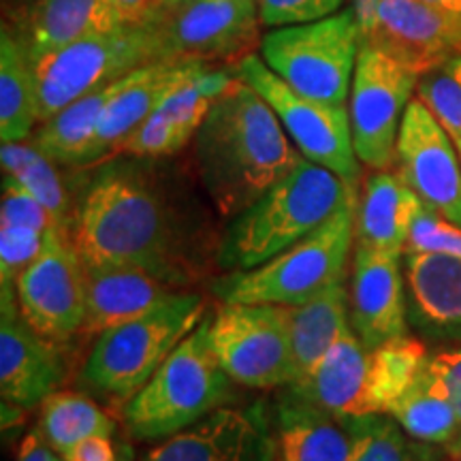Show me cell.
Masks as SVG:
<instances>
[{"label": "cell", "instance_id": "cell-32", "mask_svg": "<svg viewBox=\"0 0 461 461\" xmlns=\"http://www.w3.org/2000/svg\"><path fill=\"white\" fill-rule=\"evenodd\" d=\"M39 429L54 453L65 455L92 436H115V420L96 402L77 391H54L41 403Z\"/></svg>", "mask_w": 461, "mask_h": 461}, {"label": "cell", "instance_id": "cell-29", "mask_svg": "<svg viewBox=\"0 0 461 461\" xmlns=\"http://www.w3.org/2000/svg\"><path fill=\"white\" fill-rule=\"evenodd\" d=\"M389 417H393L414 440L445 447V451L459 434L457 412L434 372L429 370L428 361L406 393L391 408Z\"/></svg>", "mask_w": 461, "mask_h": 461}, {"label": "cell", "instance_id": "cell-30", "mask_svg": "<svg viewBox=\"0 0 461 461\" xmlns=\"http://www.w3.org/2000/svg\"><path fill=\"white\" fill-rule=\"evenodd\" d=\"M0 163H3V176L14 177L34 199L41 201L60 233H71L75 205L58 171V163L43 154L32 141H3Z\"/></svg>", "mask_w": 461, "mask_h": 461}, {"label": "cell", "instance_id": "cell-6", "mask_svg": "<svg viewBox=\"0 0 461 461\" xmlns=\"http://www.w3.org/2000/svg\"><path fill=\"white\" fill-rule=\"evenodd\" d=\"M357 201H346L330 221L267 263L221 276L212 285L214 295L227 303L299 305L346 282L353 263Z\"/></svg>", "mask_w": 461, "mask_h": 461}, {"label": "cell", "instance_id": "cell-8", "mask_svg": "<svg viewBox=\"0 0 461 461\" xmlns=\"http://www.w3.org/2000/svg\"><path fill=\"white\" fill-rule=\"evenodd\" d=\"M353 7L308 24L282 26L261 41V58L299 95L327 105H346L359 58Z\"/></svg>", "mask_w": 461, "mask_h": 461}, {"label": "cell", "instance_id": "cell-19", "mask_svg": "<svg viewBox=\"0 0 461 461\" xmlns=\"http://www.w3.org/2000/svg\"><path fill=\"white\" fill-rule=\"evenodd\" d=\"M201 65H203L201 60L171 58V60H157L124 75L122 86L103 113L77 169L96 167L118 157L120 148L129 140L131 132L140 129L149 115L157 112L167 95Z\"/></svg>", "mask_w": 461, "mask_h": 461}, {"label": "cell", "instance_id": "cell-14", "mask_svg": "<svg viewBox=\"0 0 461 461\" xmlns=\"http://www.w3.org/2000/svg\"><path fill=\"white\" fill-rule=\"evenodd\" d=\"M393 171L425 205L461 227V158L453 137L419 99L403 113Z\"/></svg>", "mask_w": 461, "mask_h": 461}, {"label": "cell", "instance_id": "cell-38", "mask_svg": "<svg viewBox=\"0 0 461 461\" xmlns=\"http://www.w3.org/2000/svg\"><path fill=\"white\" fill-rule=\"evenodd\" d=\"M0 227H31L39 230L56 229V221L39 199L14 177H3V201H0ZM58 230V229H56Z\"/></svg>", "mask_w": 461, "mask_h": 461}, {"label": "cell", "instance_id": "cell-21", "mask_svg": "<svg viewBox=\"0 0 461 461\" xmlns=\"http://www.w3.org/2000/svg\"><path fill=\"white\" fill-rule=\"evenodd\" d=\"M370 348L348 327L314 370L285 387V395L336 417H366Z\"/></svg>", "mask_w": 461, "mask_h": 461}, {"label": "cell", "instance_id": "cell-2", "mask_svg": "<svg viewBox=\"0 0 461 461\" xmlns=\"http://www.w3.org/2000/svg\"><path fill=\"white\" fill-rule=\"evenodd\" d=\"M302 158L269 103L240 77L194 135L201 186L222 218L241 214Z\"/></svg>", "mask_w": 461, "mask_h": 461}, {"label": "cell", "instance_id": "cell-1", "mask_svg": "<svg viewBox=\"0 0 461 461\" xmlns=\"http://www.w3.org/2000/svg\"><path fill=\"white\" fill-rule=\"evenodd\" d=\"M152 158L96 165L73 210L71 238L86 267L141 269L186 288L218 267L214 229L171 193Z\"/></svg>", "mask_w": 461, "mask_h": 461}, {"label": "cell", "instance_id": "cell-20", "mask_svg": "<svg viewBox=\"0 0 461 461\" xmlns=\"http://www.w3.org/2000/svg\"><path fill=\"white\" fill-rule=\"evenodd\" d=\"M408 322L429 342L461 346V257L403 252Z\"/></svg>", "mask_w": 461, "mask_h": 461}, {"label": "cell", "instance_id": "cell-41", "mask_svg": "<svg viewBox=\"0 0 461 461\" xmlns=\"http://www.w3.org/2000/svg\"><path fill=\"white\" fill-rule=\"evenodd\" d=\"M126 28L160 24L167 14V0H109Z\"/></svg>", "mask_w": 461, "mask_h": 461}, {"label": "cell", "instance_id": "cell-9", "mask_svg": "<svg viewBox=\"0 0 461 461\" xmlns=\"http://www.w3.org/2000/svg\"><path fill=\"white\" fill-rule=\"evenodd\" d=\"M233 71L269 103L303 158L327 167L359 190L361 160L355 152L348 107L327 105L299 95L257 54L240 58Z\"/></svg>", "mask_w": 461, "mask_h": 461}, {"label": "cell", "instance_id": "cell-46", "mask_svg": "<svg viewBox=\"0 0 461 461\" xmlns=\"http://www.w3.org/2000/svg\"><path fill=\"white\" fill-rule=\"evenodd\" d=\"M115 461H137L135 448L131 447V442L118 440V459Z\"/></svg>", "mask_w": 461, "mask_h": 461}, {"label": "cell", "instance_id": "cell-15", "mask_svg": "<svg viewBox=\"0 0 461 461\" xmlns=\"http://www.w3.org/2000/svg\"><path fill=\"white\" fill-rule=\"evenodd\" d=\"M258 24L257 0H180L158 26L171 58L216 62L250 54Z\"/></svg>", "mask_w": 461, "mask_h": 461}, {"label": "cell", "instance_id": "cell-17", "mask_svg": "<svg viewBox=\"0 0 461 461\" xmlns=\"http://www.w3.org/2000/svg\"><path fill=\"white\" fill-rule=\"evenodd\" d=\"M65 380L60 348L22 319L15 286L0 288V395L14 406H41Z\"/></svg>", "mask_w": 461, "mask_h": 461}, {"label": "cell", "instance_id": "cell-5", "mask_svg": "<svg viewBox=\"0 0 461 461\" xmlns=\"http://www.w3.org/2000/svg\"><path fill=\"white\" fill-rule=\"evenodd\" d=\"M203 319V295L177 293L140 319L101 333L86 357L79 383L122 411Z\"/></svg>", "mask_w": 461, "mask_h": 461}, {"label": "cell", "instance_id": "cell-35", "mask_svg": "<svg viewBox=\"0 0 461 461\" xmlns=\"http://www.w3.org/2000/svg\"><path fill=\"white\" fill-rule=\"evenodd\" d=\"M194 140V135L180 124L171 122L154 112L143 122L140 129H135L129 135V140L122 143L118 157H137V158H163L177 154L186 148V143Z\"/></svg>", "mask_w": 461, "mask_h": 461}, {"label": "cell", "instance_id": "cell-43", "mask_svg": "<svg viewBox=\"0 0 461 461\" xmlns=\"http://www.w3.org/2000/svg\"><path fill=\"white\" fill-rule=\"evenodd\" d=\"M54 448L48 445L39 425L31 429V434L24 436L20 448H17L15 461H54Z\"/></svg>", "mask_w": 461, "mask_h": 461}, {"label": "cell", "instance_id": "cell-37", "mask_svg": "<svg viewBox=\"0 0 461 461\" xmlns=\"http://www.w3.org/2000/svg\"><path fill=\"white\" fill-rule=\"evenodd\" d=\"M48 233L31 227H0V288L15 286L20 274L45 250Z\"/></svg>", "mask_w": 461, "mask_h": 461}, {"label": "cell", "instance_id": "cell-18", "mask_svg": "<svg viewBox=\"0 0 461 461\" xmlns=\"http://www.w3.org/2000/svg\"><path fill=\"white\" fill-rule=\"evenodd\" d=\"M402 258L397 252L355 246L348 282L350 327L367 348H378L408 333Z\"/></svg>", "mask_w": 461, "mask_h": 461}, {"label": "cell", "instance_id": "cell-24", "mask_svg": "<svg viewBox=\"0 0 461 461\" xmlns=\"http://www.w3.org/2000/svg\"><path fill=\"white\" fill-rule=\"evenodd\" d=\"M276 461H348V420L282 393L274 408Z\"/></svg>", "mask_w": 461, "mask_h": 461}, {"label": "cell", "instance_id": "cell-42", "mask_svg": "<svg viewBox=\"0 0 461 461\" xmlns=\"http://www.w3.org/2000/svg\"><path fill=\"white\" fill-rule=\"evenodd\" d=\"M67 461H115L118 459V442L112 436H92L75 445L62 455Z\"/></svg>", "mask_w": 461, "mask_h": 461}, {"label": "cell", "instance_id": "cell-34", "mask_svg": "<svg viewBox=\"0 0 461 461\" xmlns=\"http://www.w3.org/2000/svg\"><path fill=\"white\" fill-rule=\"evenodd\" d=\"M417 99L453 140H461V51L420 75Z\"/></svg>", "mask_w": 461, "mask_h": 461}, {"label": "cell", "instance_id": "cell-3", "mask_svg": "<svg viewBox=\"0 0 461 461\" xmlns=\"http://www.w3.org/2000/svg\"><path fill=\"white\" fill-rule=\"evenodd\" d=\"M359 190L338 173L302 158L261 199L230 218L218 246V267L241 272L267 263L327 222Z\"/></svg>", "mask_w": 461, "mask_h": 461}, {"label": "cell", "instance_id": "cell-4", "mask_svg": "<svg viewBox=\"0 0 461 461\" xmlns=\"http://www.w3.org/2000/svg\"><path fill=\"white\" fill-rule=\"evenodd\" d=\"M233 380L222 370L210 339V316L176 346L135 397L124 403L126 434L158 442L233 402Z\"/></svg>", "mask_w": 461, "mask_h": 461}, {"label": "cell", "instance_id": "cell-27", "mask_svg": "<svg viewBox=\"0 0 461 461\" xmlns=\"http://www.w3.org/2000/svg\"><path fill=\"white\" fill-rule=\"evenodd\" d=\"M120 86H122V77L68 103L65 109L51 115L48 122H43L41 129L34 132V146L58 165L79 167L86 148L95 137L96 126Z\"/></svg>", "mask_w": 461, "mask_h": 461}, {"label": "cell", "instance_id": "cell-28", "mask_svg": "<svg viewBox=\"0 0 461 461\" xmlns=\"http://www.w3.org/2000/svg\"><path fill=\"white\" fill-rule=\"evenodd\" d=\"M39 124L37 82L32 60L20 37L3 26L0 37V137L26 141Z\"/></svg>", "mask_w": 461, "mask_h": 461}, {"label": "cell", "instance_id": "cell-12", "mask_svg": "<svg viewBox=\"0 0 461 461\" xmlns=\"http://www.w3.org/2000/svg\"><path fill=\"white\" fill-rule=\"evenodd\" d=\"M15 295L22 319L58 348L82 333L88 272L68 235L50 230L45 250L17 278Z\"/></svg>", "mask_w": 461, "mask_h": 461}, {"label": "cell", "instance_id": "cell-40", "mask_svg": "<svg viewBox=\"0 0 461 461\" xmlns=\"http://www.w3.org/2000/svg\"><path fill=\"white\" fill-rule=\"evenodd\" d=\"M428 366L445 389L459 419V434L453 445L447 448L448 459L455 461L461 455V346H451V348H442L429 355Z\"/></svg>", "mask_w": 461, "mask_h": 461}, {"label": "cell", "instance_id": "cell-16", "mask_svg": "<svg viewBox=\"0 0 461 461\" xmlns=\"http://www.w3.org/2000/svg\"><path fill=\"white\" fill-rule=\"evenodd\" d=\"M140 461H276L272 417L263 403L218 408L176 436L158 440Z\"/></svg>", "mask_w": 461, "mask_h": 461}, {"label": "cell", "instance_id": "cell-22", "mask_svg": "<svg viewBox=\"0 0 461 461\" xmlns=\"http://www.w3.org/2000/svg\"><path fill=\"white\" fill-rule=\"evenodd\" d=\"M86 272L88 308L79 333L86 339H96L113 327L140 319L167 299L186 291L141 269L86 267Z\"/></svg>", "mask_w": 461, "mask_h": 461}, {"label": "cell", "instance_id": "cell-11", "mask_svg": "<svg viewBox=\"0 0 461 461\" xmlns=\"http://www.w3.org/2000/svg\"><path fill=\"white\" fill-rule=\"evenodd\" d=\"M419 77L383 51L359 48L348 115L355 152L370 169H393L397 135Z\"/></svg>", "mask_w": 461, "mask_h": 461}, {"label": "cell", "instance_id": "cell-13", "mask_svg": "<svg viewBox=\"0 0 461 461\" xmlns=\"http://www.w3.org/2000/svg\"><path fill=\"white\" fill-rule=\"evenodd\" d=\"M359 45L423 75L461 51V22L419 0H350Z\"/></svg>", "mask_w": 461, "mask_h": 461}, {"label": "cell", "instance_id": "cell-23", "mask_svg": "<svg viewBox=\"0 0 461 461\" xmlns=\"http://www.w3.org/2000/svg\"><path fill=\"white\" fill-rule=\"evenodd\" d=\"M7 26V24H3ZM14 31L28 56L37 58L92 34L124 28L109 0H34Z\"/></svg>", "mask_w": 461, "mask_h": 461}, {"label": "cell", "instance_id": "cell-44", "mask_svg": "<svg viewBox=\"0 0 461 461\" xmlns=\"http://www.w3.org/2000/svg\"><path fill=\"white\" fill-rule=\"evenodd\" d=\"M419 3L428 5V7L442 11V14L455 17L461 22V0H419Z\"/></svg>", "mask_w": 461, "mask_h": 461}, {"label": "cell", "instance_id": "cell-31", "mask_svg": "<svg viewBox=\"0 0 461 461\" xmlns=\"http://www.w3.org/2000/svg\"><path fill=\"white\" fill-rule=\"evenodd\" d=\"M428 348L419 338L402 336L370 348V380H367V414H389L395 402L423 370Z\"/></svg>", "mask_w": 461, "mask_h": 461}, {"label": "cell", "instance_id": "cell-39", "mask_svg": "<svg viewBox=\"0 0 461 461\" xmlns=\"http://www.w3.org/2000/svg\"><path fill=\"white\" fill-rule=\"evenodd\" d=\"M261 24L269 28L308 24L338 14L344 0H257Z\"/></svg>", "mask_w": 461, "mask_h": 461}, {"label": "cell", "instance_id": "cell-25", "mask_svg": "<svg viewBox=\"0 0 461 461\" xmlns=\"http://www.w3.org/2000/svg\"><path fill=\"white\" fill-rule=\"evenodd\" d=\"M420 199L395 171H374L359 193L355 246L403 255Z\"/></svg>", "mask_w": 461, "mask_h": 461}, {"label": "cell", "instance_id": "cell-50", "mask_svg": "<svg viewBox=\"0 0 461 461\" xmlns=\"http://www.w3.org/2000/svg\"><path fill=\"white\" fill-rule=\"evenodd\" d=\"M455 461H461V455H459V457H457V459H455Z\"/></svg>", "mask_w": 461, "mask_h": 461}, {"label": "cell", "instance_id": "cell-7", "mask_svg": "<svg viewBox=\"0 0 461 461\" xmlns=\"http://www.w3.org/2000/svg\"><path fill=\"white\" fill-rule=\"evenodd\" d=\"M32 60L39 124L88 92L157 60H171L158 24L92 34ZM180 60V58H177Z\"/></svg>", "mask_w": 461, "mask_h": 461}, {"label": "cell", "instance_id": "cell-33", "mask_svg": "<svg viewBox=\"0 0 461 461\" xmlns=\"http://www.w3.org/2000/svg\"><path fill=\"white\" fill-rule=\"evenodd\" d=\"M353 434L348 461H445L447 451L436 445L414 440L389 414L346 417Z\"/></svg>", "mask_w": 461, "mask_h": 461}, {"label": "cell", "instance_id": "cell-47", "mask_svg": "<svg viewBox=\"0 0 461 461\" xmlns=\"http://www.w3.org/2000/svg\"><path fill=\"white\" fill-rule=\"evenodd\" d=\"M455 146H457V152H459V158H461V140H453Z\"/></svg>", "mask_w": 461, "mask_h": 461}, {"label": "cell", "instance_id": "cell-10", "mask_svg": "<svg viewBox=\"0 0 461 461\" xmlns=\"http://www.w3.org/2000/svg\"><path fill=\"white\" fill-rule=\"evenodd\" d=\"M210 339L222 370L248 389H280L295 380L285 305L221 302Z\"/></svg>", "mask_w": 461, "mask_h": 461}, {"label": "cell", "instance_id": "cell-36", "mask_svg": "<svg viewBox=\"0 0 461 461\" xmlns=\"http://www.w3.org/2000/svg\"><path fill=\"white\" fill-rule=\"evenodd\" d=\"M461 257V227L420 201L408 230L406 250Z\"/></svg>", "mask_w": 461, "mask_h": 461}, {"label": "cell", "instance_id": "cell-45", "mask_svg": "<svg viewBox=\"0 0 461 461\" xmlns=\"http://www.w3.org/2000/svg\"><path fill=\"white\" fill-rule=\"evenodd\" d=\"M32 3H34V0H5V9H9V15H11L9 17V22H11L9 26H15Z\"/></svg>", "mask_w": 461, "mask_h": 461}, {"label": "cell", "instance_id": "cell-49", "mask_svg": "<svg viewBox=\"0 0 461 461\" xmlns=\"http://www.w3.org/2000/svg\"><path fill=\"white\" fill-rule=\"evenodd\" d=\"M54 461H67L65 457H62V455H60V457H58V455H56V457H54Z\"/></svg>", "mask_w": 461, "mask_h": 461}, {"label": "cell", "instance_id": "cell-48", "mask_svg": "<svg viewBox=\"0 0 461 461\" xmlns=\"http://www.w3.org/2000/svg\"><path fill=\"white\" fill-rule=\"evenodd\" d=\"M176 3H180V0H167V7H173Z\"/></svg>", "mask_w": 461, "mask_h": 461}, {"label": "cell", "instance_id": "cell-26", "mask_svg": "<svg viewBox=\"0 0 461 461\" xmlns=\"http://www.w3.org/2000/svg\"><path fill=\"white\" fill-rule=\"evenodd\" d=\"M285 308L295 361V380H299L314 370L316 363L350 327L348 285L338 282L310 302Z\"/></svg>", "mask_w": 461, "mask_h": 461}]
</instances>
